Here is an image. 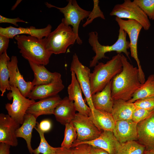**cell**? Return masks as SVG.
Segmentation results:
<instances>
[{"mask_svg": "<svg viewBox=\"0 0 154 154\" xmlns=\"http://www.w3.org/2000/svg\"><path fill=\"white\" fill-rule=\"evenodd\" d=\"M153 96H154V74L148 77L147 80L128 101L134 103L138 100Z\"/></svg>", "mask_w": 154, "mask_h": 154, "instance_id": "obj_28", "label": "cell"}, {"mask_svg": "<svg viewBox=\"0 0 154 154\" xmlns=\"http://www.w3.org/2000/svg\"><path fill=\"white\" fill-rule=\"evenodd\" d=\"M136 108L147 110L154 109V96L138 100L133 103Z\"/></svg>", "mask_w": 154, "mask_h": 154, "instance_id": "obj_35", "label": "cell"}, {"mask_svg": "<svg viewBox=\"0 0 154 154\" xmlns=\"http://www.w3.org/2000/svg\"><path fill=\"white\" fill-rule=\"evenodd\" d=\"M122 71L112 79L111 95L113 100L121 99L128 101L141 86L138 68L134 67L121 54Z\"/></svg>", "mask_w": 154, "mask_h": 154, "instance_id": "obj_1", "label": "cell"}, {"mask_svg": "<svg viewBox=\"0 0 154 154\" xmlns=\"http://www.w3.org/2000/svg\"><path fill=\"white\" fill-rule=\"evenodd\" d=\"M82 144H86L90 146L103 149L109 154H117L121 143L114 135L113 131L102 130L100 136L91 140L74 142L72 148Z\"/></svg>", "mask_w": 154, "mask_h": 154, "instance_id": "obj_12", "label": "cell"}, {"mask_svg": "<svg viewBox=\"0 0 154 154\" xmlns=\"http://www.w3.org/2000/svg\"><path fill=\"white\" fill-rule=\"evenodd\" d=\"M9 38L0 35V55L7 51L9 42Z\"/></svg>", "mask_w": 154, "mask_h": 154, "instance_id": "obj_39", "label": "cell"}, {"mask_svg": "<svg viewBox=\"0 0 154 154\" xmlns=\"http://www.w3.org/2000/svg\"><path fill=\"white\" fill-rule=\"evenodd\" d=\"M135 108L133 103L121 99L115 100L111 114L116 122L132 120Z\"/></svg>", "mask_w": 154, "mask_h": 154, "instance_id": "obj_25", "label": "cell"}, {"mask_svg": "<svg viewBox=\"0 0 154 154\" xmlns=\"http://www.w3.org/2000/svg\"><path fill=\"white\" fill-rule=\"evenodd\" d=\"M93 1L94 6L93 9L90 11L86 22L83 24V27H85L91 23L93 20L96 18L100 17L103 19H105L104 13L99 5V1L98 0H93Z\"/></svg>", "mask_w": 154, "mask_h": 154, "instance_id": "obj_33", "label": "cell"}, {"mask_svg": "<svg viewBox=\"0 0 154 154\" xmlns=\"http://www.w3.org/2000/svg\"><path fill=\"white\" fill-rule=\"evenodd\" d=\"M115 20L119 28L124 30L129 36L131 55L136 62L139 71L140 81L141 83L143 84L145 81V75L138 57L137 48L138 39L143 26L137 21L133 20H124L116 17Z\"/></svg>", "mask_w": 154, "mask_h": 154, "instance_id": "obj_7", "label": "cell"}, {"mask_svg": "<svg viewBox=\"0 0 154 154\" xmlns=\"http://www.w3.org/2000/svg\"><path fill=\"white\" fill-rule=\"evenodd\" d=\"M145 147L136 141L121 143L117 154H145Z\"/></svg>", "mask_w": 154, "mask_h": 154, "instance_id": "obj_29", "label": "cell"}, {"mask_svg": "<svg viewBox=\"0 0 154 154\" xmlns=\"http://www.w3.org/2000/svg\"><path fill=\"white\" fill-rule=\"evenodd\" d=\"M11 91L7 94L9 100L13 99L11 104L7 103L5 108L8 114L20 124H22L26 112L30 106L35 102L24 96L19 89L10 86Z\"/></svg>", "mask_w": 154, "mask_h": 154, "instance_id": "obj_9", "label": "cell"}, {"mask_svg": "<svg viewBox=\"0 0 154 154\" xmlns=\"http://www.w3.org/2000/svg\"><path fill=\"white\" fill-rule=\"evenodd\" d=\"M28 62L34 74V78L32 82L34 86L50 84L61 78L60 73L50 72L44 65Z\"/></svg>", "mask_w": 154, "mask_h": 154, "instance_id": "obj_22", "label": "cell"}, {"mask_svg": "<svg viewBox=\"0 0 154 154\" xmlns=\"http://www.w3.org/2000/svg\"><path fill=\"white\" fill-rule=\"evenodd\" d=\"M137 123L132 120L116 122L114 134L119 142L122 143L137 140Z\"/></svg>", "mask_w": 154, "mask_h": 154, "instance_id": "obj_18", "label": "cell"}, {"mask_svg": "<svg viewBox=\"0 0 154 154\" xmlns=\"http://www.w3.org/2000/svg\"><path fill=\"white\" fill-rule=\"evenodd\" d=\"M137 129V141L145 147V152L154 151V113L138 123Z\"/></svg>", "mask_w": 154, "mask_h": 154, "instance_id": "obj_15", "label": "cell"}, {"mask_svg": "<svg viewBox=\"0 0 154 154\" xmlns=\"http://www.w3.org/2000/svg\"><path fill=\"white\" fill-rule=\"evenodd\" d=\"M34 128L39 134L40 142L38 147L34 149L33 154H56L57 147H53L48 143L45 139L44 133L37 126H35Z\"/></svg>", "mask_w": 154, "mask_h": 154, "instance_id": "obj_30", "label": "cell"}, {"mask_svg": "<svg viewBox=\"0 0 154 154\" xmlns=\"http://www.w3.org/2000/svg\"><path fill=\"white\" fill-rule=\"evenodd\" d=\"M148 18L154 20V0H134Z\"/></svg>", "mask_w": 154, "mask_h": 154, "instance_id": "obj_32", "label": "cell"}, {"mask_svg": "<svg viewBox=\"0 0 154 154\" xmlns=\"http://www.w3.org/2000/svg\"><path fill=\"white\" fill-rule=\"evenodd\" d=\"M14 38L20 53L25 59L44 66L49 63L52 54L47 49L46 37L39 39L30 35H20Z\"/></svg>", "mask_w": 154, "mask_h": 154, "instance_id": "obj_2", "label": "cell"}, {"mask_svg": "<svg viewBox=\"0 0 154 154\" xmlns=\"http://www.w3.org/2000/svg\"><path fill=\"white\" fill-rule=\"evenodd\" d=\"M127 33L123 29L119 28L118 38L117 40L111 45H104L101 44L98 40V33L96 31H92L89 33L88 42L95 53L90 63V67H94L98 61L102 58H107L105 56L106 53L116 51L117 54L124 53L130 59L129 53L127 50L130 48V42L126 40Z\"/></svg>", "mask_w": 154, "mask_h": 154, "instance_id": "obj_4", "label": "cell"}, {"mask_svg": "<svg viewBox=\"0 0 154 154\" xmlns=\"http://www.w3.org/2000/svg\"><path fill=\"white\" fill-rule=\"evenodd\" d=\"M110 15L121 19L135 20L142 26L145 30H148L151 27L146 15L136 3L130 0H125L123 3L115 5Z\"/></svg>", "mask_w": 154, "mask_h": 154, "instance_id": "obj_8", "label": "cell"}, {"mask_svg": "<svg viewBox=\"0 0 154 154\" xmlns=\"http://www.w3.org/2000/svg\"><path fill=\"white\" fill-rule=\"evenodd\" d=\"M11 146L4 143H0V154H10Z\"/></svg>", "mask_w": 154, "mask_h": 154, "instance_id": "obj_40", "label": "cell"}, {"mask_svg": "<svg viewBox=\"0 0 154 154\" xmlns=\"http://www.w3.org/2000/svg\"><path fill=\"white\" fill-rule=\"evenodd\" d=\"M52 29V26L49 24L45 27L41 29H36L32 26L29 28H16L10 26L6 28L0 27V35L9 38H13L18 35L26 34L39 39H42L48 37L51 32Z\"/></svg>", "mask_w": 154, "mask_h": 154, "instance_id": "obj_17", "label": "cell"}, {"mask_svg": "<svg viewBox=\"0 0 154 154\" xmlns=\"http://www.w3.org/2000/svg\"><path fill=\"white\" fill-rule=\"evenodd\" d=\"M37 119L33 115L26 113L24 117L22 125L15 132L17 138H22L25 140L28 149L31 154H33L34 150L31 147V139L33 129L37 125Z\"/></svg>", "mask_w": 154, "mask_h": 154, "instance_id": "obj_24", "label": "cell"}, {"mask_svg": "<svg viewBox=\"0 0 154 154\" xmlns=\"http://www.w3.org/2000/svg\"><path fill=\"white\" fill-rule=\"evenodd\" d=\"M74 102L65 97L60 101L55 108L53 114L56 120L65 125L71 122L76 114Z\"/></svg>", "mask_w": 154, "mask_h": 154, "instance_id": "obj_21", "label": "cell"}, {"mask_svg": "<svg viewBox=\"0 0 154 154\" xmlns=\"http://www.w3.org/2000/svg\"></svg>", "mask_w": 154, "mask_h": 154, "instance_id": "obj_45", "label": "cell"}, {"mask_svg": "<svg viewBox=\"0 0 154 154\" xmlns=\"http://www.w3.org/2000/svg\"><path fill=\"white\" fill-rule=\"evenodd\" d=\"M71 80L67 88L68 97L73 101L76 111L84 116H89L92 112L85 103L82 95V90L73 71H71Z\"/></svg>", "mask_w": 154, "mask_h": 154, "instance_id": "obj_16", "label": "cell"}, {"mask_svg": "<svg viewBox=\"0 0 154 154\" xmlns=\"http://www.w3.org/2000/svg\"><path fill=\"white\" fill-rule=\"evenodd\" d=\"M46 38L47 50L56 54L65 53L68 47L78 40L71 27L62 22Z\"/></svg>", "mask_w": 154, "mask_h": 154, "instance_id": "obj_5", "label": "cell"}, {"mask_svg": "<svg viewBox=\"0 0 154 154\" xmlns=\"http://www.w3.org/2000/svg\"><path fill=\"white\" fill-rule=\"evenodd\" d=\"M9 71L10 86L17 88L21 94L27 98L34 86L32 82L26 81L20 73L18 66V60L16 56H13L8 64Z\"/></svg>", "mask_w": 154, "mask_h": 154, "instance_id": "obj_14", "label": "cell"}, {"mask_svg": "<svg viewBox=\"0 0 154 154\" xmlns=\"http://www.w3.org/2000/svg\"><path fill=\"white\" fill-rule=\"evenodd\" d=\"M154 113V109L147 110L135 108L132 114V120L137 124L150 116Z\"/></svg>", "mask_w": 154, "mask_h": 154, "instance_id": "obj_34", "label": "cell"}, {"mask_svg": "<svg viewBox=\"0 0 154 154\" xmlns=\"http://www.w3.org/2000/svg\"><path fill=\"white\" fill-rule=\"evenodd\" d=\"M89 117L94 125L100 130L113 131L116 121L111 113L95 109Z\"/></svg>", "mask_w": 154, "mask_h": 154, "instance_id": "obj_26", "label": "cell"}, {"mask_svg": "<svg viewBox=\"0 0 154 154\" xmlns=\"http://www.w3.org/2000/svg\"><path fill=\"white\" fill-rule=\"evenodd\" d=\"M112 80L102 91L91 95L92 102L95 109L111 114L114 103L111 95Z\"/></svg>", "mask_w": 154, "mask_h": 154, "instance_id": "obj_23", "label": "cell"}, {"mask_svg": "<svg viewBox=\"0 0 154 154\" xmlns=\"http://www.w3.org/2000/svg\"><path fill=\"white\" fill-rule=\"evenodd\" d=\"M64 137L61 147L70 149L77 138L76 129L72 122L65 125Z\"/></svg>", "mask_w": 154, "mask_h": 154, "instance_id": "obj_31", "label": "cell"}, {"mask_svg": "<svg viewBox=\"0 0 154 154\" xmlns=\"http://www.w3.org/2000/svg\"><path fill=\"white\" fill-rule=\"evenodd\" d=\"M37 125L44 133L49 131L52 127L51 122L48 119L42 120L40 123L37 122Z\"/></svg>", "mask_w": 154, "mask_h": 154, "instance_id": "obj_37", "label": "cell"}, {"mask_svg": "<svg viewBox=\"0 0 154 154\" xmlns=\"http://www.w3.org/2000/svg\"><path fill=\"white\" fill-rule=\"evenodd\" d=\"M91 154H109L107 152L102 149L91 146Z\"/></svg>", "mask_w": 154, "mask_h": 154, "instance_id": "obj_41", "label": "cell"}, {"mask_svg": "<svg viewBox=\"0 0 154 154\" xmlns=\"http://www.w3.org/2000/svg\"><path fill=\"white\" fill-rule=\"evenodd\" d=\"M61 100L58 95L40 100L32 104L26 113L31 114L37 118L42 115L53 114L55 108Z\"/></svg>", "mask_w": 154, "mask_h": 154, "instance_id": "obj_20", "label": "cell"}, {"mask_svg": "<svg viewBox=\"0 0 154 154\" xmlns=\"http://www.w3.org/2000/svg\"><path fill=\"white\" fill-rule=\"evenodd\" d=\"M121 54H117L106 63L98 62L90 75L91 95L102 91L122 70Z\"/></svg>", "mask_w": 154, "mask_h": 154, "instance_id": "obj_3", "label": "cell"}, {"mask_svg": "<svg viewBox=\"0 0 154 154\" xmlns=\"http://www.w3.org/2000/svg\"><path fill=\"white\" fill-rule=\"evenodd\" d=\"M72 122L76 129L77 135V139L74 142L94 139L100 136L102 131L94 125L89 116L78 112L76 114Z\"/></svg>", "mask_w": 154, "mask_h": 154, "instance_id": "obj_11", "label": "cell"}, {"mask_svg": "<svg viewBox=\"0 0 154 154\" xmlns=\"http://www.w3.org/2000/svg\"><path fill=\"white\" fill-rule=\"evenodd\" d=\"M145 154H154V152L151 151L146 152Z\"/></svg>", "mask_w": 154, "mask_h": 154, "instance_id": "obj_44", "label": "cell"}, {"mask_svg": "<svg viewBox=\"0 0 154 154\" xmlns=\"http://www.w3.org/2000/svg\"><path fill=\"white\" fill-rule=\"evenodd\" d=\"M70 70L74 72L87 104L92 112L95 108L91 98L90 69L82 64L80 61L77 54L75 53L72 56Z\"/></svg>", "mask_w": 154, "mask_h": 154, "instance_id": "obj_10", "label": "cell"}, {"mask_svg": "<svg viewBox=\"0 0 154 154\" xmlns=\"http://www.w3.org/2000/svg\"><path fill=\"white\" fill-rule=\"evenodd\" d=\"M56 154H71V148L68 149L61 147H57Z\"/></svg>", "mask_w": 154, "mask_h": 154, "instance_id": "obj_42", "label": "cell"}, {"mask_svg": "<svg viewBox=\"0 0 154 154\" xmlns=\"http://www.w3.org/2000/svg\"><path fill=\"white\" fill-rule=\"evenodd\" d=\"M64 88L61 78L50 84L35 86L27 97L40 100L58 95Z\"/></svg>", "mask_w": 154, "mask_h": 154, "instance_id": "obj_19", "label": "cell"}, {"mask_svg": "<svg viewBox=\"0 0 154 154\" xmlns=\"http://www.w3.org/2000/svg\"><path fill=\"white\" fill-rule=\"evenodd\" d=\"M18 22H23L25 23H28L19 17L15 18H9L5 17L0 15V23H8L12 24L16 27H18L17 24Z\"/></svg>", "mask_w": 154, "mask_h": 154, "instance_id": "obj_38", "label": "cell"}, {"mask_svg": "<svg viewBox=\"0 0 154 154\" xmlns=\"http://www.w3.org/2000/svg\"><path fill=\"white\" fill-rule=\"evenodd\" d=\"M21 1L22 0H17L15 3L12 7L11 10L12 11L14 10Z\"/></svg>", "mask_w": 154, "mask_h": 154, "instance_id": "obj_43", "label": "cell"}, {"mask_svg": "<svg viewBox=\"0 0 154 154\" xmlns=\"http://www.w3.org/2000/svg\"><path fill=\"white\" fill-rule=\"evenodd\" d=\"M20 124L8 114H0V143L16 147L18 141L15 132Z\"/></svg>", "mask_w": 154, "mask_h": 154, "instance_id": "obj_13", "label": "cell"}, {"mask_svg": "<svg viewBox=\"0 0 154 154\" xmlns=\"http://www.w3.org/2000/svg\"><path fill=\"white\" fill-rule=\"evenodd\" d=\"M68 2L67 5L63 7H57L48 2L45 4L48 8H56L63 14L64 17L62 19L61 22L67 26H72V30L77 37L76 42L78 44H81L82 42L78 35L79 25L82 21L88 17L90 11L82 8L76 0H69Z\"/></svg>", "mask_w": 154, "mask_h": 154, "instance_id": "obj_6", "label": "cell"}, {"mask_svg": "<svg viewBox=\"0 0 154 154\" xmlns=\"http://www.w3.org/2000/svg\"><path fill=\"white\" fill-rule=\"evenodd\" d=\"M71 149V154H91V146L86 144L79 145Z\"/></svg>", "mask_w": 154, "mask_h": 154, "instance_id": "obj_36", "label": "cell"}, {"mask_svg": "<svg viewBox=\"0 0 154 154\" xmlns=\"http://www.w3.org/2000/svg\"><path fill=\"white\" fill-rule=\"evenodd\" d=\"M11 59L7 51L0 55V90L3 96L6 90L11 91L9 84V74L8 64Z\"/></svg>", "mask_w": 154, "mask_h": 154, "instance_id": "obj_27", "label": "cell"}]
</instances>
